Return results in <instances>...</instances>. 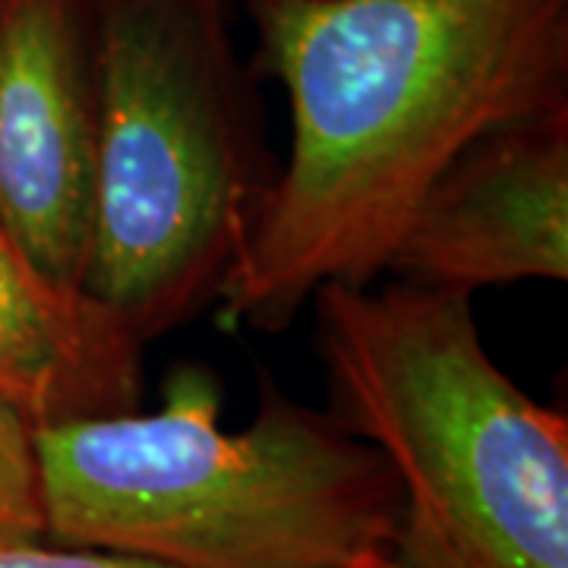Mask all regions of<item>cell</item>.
Here are the masks:
<instances>
[{
    "instance_id": "obj_1",
    "label": "cell",
    "mask_w": 568,
    "mask_h": 568,
    "mask_svg": "<svg viewBox=\"0 0 568 568\" xmlns=\"http://www.w3.org/2000/svg\"><path fill=\"white\" fill-rule=\"evenodd\" d=\"M250 3L291 104L287 162L219 294L250 328L376 282L470 145L568 108V0Z\"/></svg>"
},
{
    "instance_id": "obj_2",
    "label": "cell",
    "mask_w": 568,
    "mask_h": 568,
    "mask_svg": "<svg viewBox=\"0 0 568 568\" xmlns=\"http://www.w3.org/2000/svg\"><path fill=\"white\" fill-rule=\"evenodd\" d=\"M44 537L164 568H386L398 480L332 410L263 376L222 429V388L186 364L162 407L36 426Z\"/></svg>"
},
{
    "instance_id": "obj_3",
    "label": "cell",
    "mask_w": 568,
    "mask_h": 568,
    "mask_svg": "<svg viewBox=\"0 0 568 568\" xmlns=\"http://www.w3.org/2000/svg\"><path fill=\"white\" fill-rule=\"evenodd\" d=\"M332 414L386 455V568H568V420L489 357L470 297L398 282L313 297Z\"/></svg>"
},
{
    "instance_id": "obj_4",
    "label": "cell",
    "mask_w": 568,
    "mask_h": 568,
    "mask_svg": "<svg viewBox=\"0 0 568 568\" xmlns=\"http://www.w3.org/2000/svg\"><path fill=\"white\" fill-rule=\"evenodd\" d=\"M263 186L224 3L95 0L82 291L155 342L222 294Z\"/></svg>"
},
{
    "instance_id": "obj_5",
    "label": "cell",
    "mask_w": 568,
    "mask_h": 568,
    "mask_svg": "<svg viewBox=\"0 0 568 568\" xmlns=\"http://www.w3.org/2000/svg\"><path fill=\"white\" fill-rule=\"evenodd\" d=\"M95 171V0H0V222L82 287Z\"/></svg>"
},
{
    "instance_id": "obj_6",
    "label": "cell",
    "mask_w": 568,
    "mask_h": 568,
    "mask_svg": "<svg viewBox=\"0 0 568 568\" xmlns=\"http://www.w3.org/2000/svg\"><path fill=\"white\" fill-rule=\"evenodd\" d=\"M386 272L470 297L480 287L568 278V108L503 126L429 190Z\"/></svg>"
},
{
    "instance_id": "obj_7",
    "label": "cell",
    "mask_w": 568,
    "mask_h": 568,
    "mask_svg": "<svg viewBox=\"0 0 568 568\" xmlns=\"http://www.w3.org/2000/svg\"><path fill=\"white\" fill-rule=\"evenodd\" d=\"M140 351L108 306L41 272L0 222V402L32 426L136 410Z\"/></svg>"
},
{
    "instance_id": "obj_8",
    "label": "cell",
    "mask_w": 568,
    "mask_h": 568,
    "mask_svg": "<svg viewBox=\"0 0 568 568\" xmlns=\"http://www.w3.org/2000/svg\"><path fill=\"white\" fill-rule=\"evenodd\" d=\"M41 506L36 426L17 407L0 402V544L41 540Z\"/></svg>"
},
{
    "instance_id": "obj_9",
    "label": "cell",
    "mask_w": 568,
    "mask_h": 568,
    "mask_svg": "<svg viewBox=\"0 0 568 568\" xmlns=\"http://www.w3.org/2000/svg\"><path fill=\"white\" fill-rule=\"evenodd\" d=\"M0 568H164L133 556L102 552V549L67 547L48 537L0 544Z\"/></svg>"
},
{
    "instance_id": "obj_10",
    "label": "cell",
    "mask_w": 568,
    "mask_h": 568,
    "mask_svg": "<svg viewBox=\"0 0 568 568\" xmlns=\"http://www.w3.org/2000/svg\"><path fill=\"white\" fill-rule=\"evenodd\" d=\"M215 3H224V0H215Z\"/></svg>"
}]
</instances>
